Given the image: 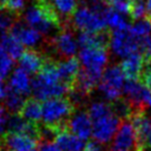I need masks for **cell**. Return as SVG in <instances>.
Instances as JSON below:
<instances>
[{
  "label": "cell",
  "mask_w": 151,
  "mask_h": 151,
  "mask_svg": "<svg viewBox=\"0 0 151 151\" xmlns=\"http://www.w3.org/2000/svg\"><path fill=\"white\" fill-rule=\"evenodd\" d=\"M31 93L40 101L70 93L69 89L59 79L57 60L52 59L50 56L42 69L35 75V78L31 80Z\"/></svg>",
  "instance_id": "1"
},
{
  "label": "cell",
  "mask_w": 151,
  "mask_h": 151,
  "mask_svg": "<svg viewBox=\"0 0 151 151\" xmlns=\"http://www.w3.org/2000/svg\"><path fill=\"white\" fill-rule=\"evenodd\" d=\"M76 104L70 97H56L42 102L43 127L49 129L53 134L62 129H67V123L76 111Z\"/></svg>",
  "instance_id": "2"
},
{
  "label": "cell",
  "mask_w": 151,
  "mask_h": 151,
  "mask_svg": "<svg viewBox=\"0 0 151 151\" xmlns=\"http://www.w3.org/2000/svg\"><path fill=\"white\" fill-rule=\"evenodd\" d=\"M24 21L29 27L36 29L41 35H49L52 30L59 31L63 27L62 22L55 14L36 2L26 11Z\"/></svg>",
  "instance_id": "3"
},
{
  "label": "cell",
  "mask_w": 151,
  "mask_h": 151,
  "mask_svg": "<svg viewBox=\"0 0 151 151\" xmlns=\"http://www.w3.org/2000/svg\"><path fill=\"white\" fill-rule=\"evenodd\" d=\"M70 24L79 32H100L109 29L104 14L94 12L85 5L77 8L71 17Z\"/></svg>",
  "instance_id": "4"
},
{
  "label": "cell",
  "mask_w": 151,
  "mask_h": 151,
  "mask_svg": "<svg viewBox=\"0 0 151 151\" xmlns=\"http://www.w3.org/2000/svg\"><path fill=\"white\" fill-rule=\"evenodd\" d=\"M124 79L126 77L120 65H113L106 68L98 88L102 92L104 98L109 100V102H113L121 98L123 94V87L126 83Z\"/></svg>",
  "instance_id": "5"
},
{
  "label": "cell",
  "mask_w": 151,
  "mask_h": 151,
  "mask_svg": "<svg viewBox=\"0 0 151 151\" xmlns=\"http://www.w3.org/2000/svg\"><path fill=\"white\" fill-rule=\"evenodd\" d=\"M71 24L62 27L53 37L48 39V45L61 59L76 57L78 51V39L75 37Z\"/></svg>",
  "instance_id": "6"
},
{
  "label": "cell",
  "mask_w": 151,
  "mask_h": 151,
  "mask_svg": "<svg viewBox=\"0 0 151 151\" xmlns=\"http://www.w3.org/2000/svg\"><path fill=\"white\" fill-rule=\"evenodd\" d=\"M110 47L117 56L121 57L123 59L131 56L132 53L140 51L139 39L136 36H133L130 27L123 30L112 31Z\"/></svg>",
  "instance_id": "7"
},
{
  "label": "cell",
  "mask_w": 151,
  "mask_h": 151,
  "mask_svg": "<svg viewBox=\"0 0 151 151\" xmlns=\"http://www.w3.org/2000/svg\"><path fill=\"white\" fill-rule=\"evenodd\" d=\"M121 122V119L113 112L92 121L93 140L100 145L108 143L116 136Z\"/></svg>",
  "instance_id": "8"
},
{
  "label": "cell",
  "mask_w": 151,
  "mask_h": 151,
  "mask_svg": "<svg viewBox=\"0 0 151 151\" xmlns=\"http://www.w3.org/2000/svg\"><path fill=\"white\" fill-rule=\"evenodd\" d=\"M129 120L136 131V151H151V117L141 111L133 113Z\"/></svg>",
  "instance_id": "9"
},
{
  "label": "cell",
  "mask_w": 151,
  "mask_h": 151,
  "mask_svg": "<svg viewBox=\"0 0 151 151\" xmlns=\"http://www.w3.org/2000/svg\"><path fill=\"white\" fill-rule=\"evenodd\" d=\"M81 67L87 70L102 75L109 60L108 49L104 48H81L79 52Z\"/></svg>",
  "instance_id": "10"
},
{
  "label": "cell",
  "mask_w": 151,
  "mask_h": 151,
  "mask_svg": "<svg viewBox=\"0 0 151 151\" xmlns=\"http://www.w3.org/2000/svg\"><path fill=\"white\" fill-rule=\"evenodd\" d=\"M35 2L52 12L61 21L63 27L70 24L71 17L78 8L77 0H36Z\"/></svg>",
  "instance_id": "11"
},
{
  "label": "cell",
  "mask_w": 151,
  "mask_h": 151,
  "mask_svg": "<svg viewBox=\"0 0 151 151\" xmlns=\"http://www.w3.org/2000/svg\"><path fill=\"white\" fill-rule=\"evenodd\" d=\"M109 151H136V131L130 120H122Z\"/></svg>",
  "instance_id": "12"
},
{
  "label": "cell",
  "mask_w": 151,
  "mask_h": 151,
  "mask_svg": "<svg viewBox=\"0 0 151 151\" xmlns=\"http://www.w3.org/2000/svg\"><path fill=\"white\" fill-rule=\"evenodd\" d=\"M80 60L77 57L57 60V70H58L59 79L69 89L70 92L73 89V86L76 83L77 77L80 72Z\"/></svg>",
  "instance_id": "13"
},
{
  "label": "cell",
  "mask_w": 151,
  "mask_h": 151,
  "mask_svg": "<svg viewBox=\"0 0 151 151\" xmlns=\"http://www.w3.org/2000/svg\"><path fill=\"white\" fill-rule=\"evenodd\" d=\"M38 146V140L17 132H8L2 139V151H37Z\"/></svg>",
  "instance_id": "14"
},
{
  "label": "cell",
  "mask_w": 151,
  "mask_h": 151,
  "mask_svg": "<svg viewBox=\"0 0 151 151\" xmlns=\"http://www.w3.org/2000/svg\"><path fill=\"white\" fill-rule=\"evenodd\" d=\"M67 130L82 140H88L92 136V120L88 111L76 110L67 123Z\"/></svg>",
  "instance_id": "15"
},
{
  "label": "cell",
  "mask_w": 151,
  "mask_h": 151,
  "mask_svg": "<svg viewBox=\"0 0 151 151\" xmlns=\"http://www.w3.org/2000/svg\"><path fill=\"white\" fill-rule=\"evenodd\" d=\"M49 56L35 49L24 50L22 56L19 58V67L27 71L29 75H37L42 69Z\"/></svg>",
  "instance_id": "16"
},
{
  "label": "cell",
  "mask_w": 151,
  "mask_h": 151,
  "mask_svg": "<svg viewBox=\"0 0 151 151\" xmlns=\"http://www.w3.org/2000/svg\"><path fill=\"white\" fill-rule=\"evenodd\" d=\"M122 72L127 80H139L141 77L143 65H145V57L141 52L132 53L131 56L124 58L119 63Z\"/></svg>",
  "instance_id": "17"
},
{
  "label": "cell",
  "mask_w": 151,
  "mask_h": 151,
  "mask_svg": "<svg viewBox=\"0 0 151 151\" xmlns=\"http://www.w3.org/2000/svg\"><path fill=\"white\" fill-rule=\"evenodd\" d=\"M53 141L62 151H83L87 143L67 129L58 131L53 137Z\"/></svg>",
  "instance_id": "18"
},
{
  "label": "cell",
  "mask_w": 151,
  "mask_h": 151,
  "mask_svg": "<svg viewBox=\"0 0 151 151\" xmlns=\"http://www.w3.org/2000/svg\"><path fill=\"white\" fill-rule=\"evenodd\" d=\"M10 32L12 33L24 47H35L41 39V33L37 31L36 29L29 27L27 24L24 26L22 24L16 22L10 30Z\"/></svg>",
  "instance_id": "19"
},
{
  "label": "cell",
  "mask_w": 151,
  "mask_h": 151,
  "mask_svg": "<svg viewBox=\"0 0 151 151\" xmlns=\"http://www.w3.org/2000/svg\"><path fill=\"white\" fill-rule=\"evenodd\" d=\"M8 88L17 93L27 96L31 92V80L27 71L18 67L10 75Z\"/></svg>",
  "instance_id": "20"
},
{
  "label": "cell",
  "mask_w": 151,
  "mask_h": 151,
  "mask_svg": "<svg viewBox=\"0 0 151 151\" xmlns=\"http://www.w3.org/2000/svg\"><path fill=\"white\" fill-rule=\"evenodd\" d=\"M19 114L29 122L40 123L42 120V102L35 97L26 99Z\"/></svg>",
  "instance_id": "21"
},
{
  "label": "cell",
  "mask_w": 151,
  "mask_h": 151,
  "mask_svg": "<svg viewBox=\"0 0 151 151\" xmlns=\"http://www.w3.org/2000/svg\"><path fill=\"white\" fill-rule=\"evenodd\" d=\"M0 45L4 47L7 53L14 60H17V59L19 60V58L22 56V53L24 52V46L10 31L1 35Z\"/></svg>",
  "instance_id": "22"
},
{
  "label": "cell",
  "mask_w": 151,
  "mask_h": 151,
  "mask_svg": "<svg viewBox=\"0 0 151 151\" xmlns=\"http://www.w3.org/2000/svg\"><path fill=\"white\" fill-rule=\"evenodd\" d=\"M106 24L109 28H111L113 31L116 30H123L130 27V24L127 22V20L122 17V14H120L116 10L108 8L104 14Z\"/></svg>",
  "instance_id": "23"
},
{
  "label": "cell",
  "mask_w": 151,
  "mask_h": 151,
  "mask_svg": "<svg viewBox=\"0 0 151 151\" xmlns=\"http://www.w3.org/2000/svg\"><path fill=\"white\" fill-rule=\"evenodd\" d=\"M4 101H5L7 111H10V112L16 114V113L20 112L26 99H24V96L17 93V92H14V91H12V90H10L8 88V92H7V96H6Z\"/></svg>",
  "instance_id": "24"
},
{
  "label": "cell",
  "mask_w": 151,
  "mask_h": 151,
  "mask_svg": "<svg viewBox=\"0 0 151 151\" xmlns=\"http://www.w3.org/2000/svg\"><path fill=\"white\" fill-rule=\"evenodd\" d=\"M87 111L89 113L90 118H91L92 121L113 112L110 102H104V101H96V102H92L88 107Z\"/></svg>",
  "instance_id": "25"
},
{
  "label": "cell",
  "mask_w": 151,
  "mask_h": 151,
  "mask_svg": "<svg viewBox=\"0 0 151 151\" xmlns=\"http://www.w3.org/2000/svg\"><path fill=\"white\" fill-rule=\"evenodd\" d=\"M130 30L133 33V36H136L138 39L149 36L151 35V21L146 17L139 19L137 21H133L130 24Z\"/></svg>",
  "instance_id": "26"
},
{
  "label": "cell",
  "mask_w": 151,
  "mask_h": 151,
  "mask_svg": "<svg viewBox=\"0 0 151 151\" xmlns=\"http://www.w3.org/2000/svg\"><path fill=\"white\" fill-rule=\"evenodd\" d=\"M147 7L146 0H132L130 5V10H129V17L132 22L137 21L139 19H142L146 17Z\"/></svg>",
  "instance_id": "27"
},
{
  "label": "cell",
  "mask_w": 151,
  "mask_h": 151,
  "mask_svg": "<svg viewBox=\"0 0 151 151\" xmlns=\"http://www.w3.org/2000/svg\"><path fill=\"white\" fill-rule=\"evenodd\" d=\"M14 66V59L7 53L4 47L0 45V78H6L10 73Z\"/></svg>",
  "instance_id": "28"
},
{
  "label": "cell",
  "mask_w": 151,
  "mask_h": 151,
  "mask_svg": "<svg viewBox=\"0 0 151 151\" xmlns=\"http://www.w3.org/2000/svg\"><path fill=\"white\" fill-rule=\"evenodd\" d=\"M24 9V0H0V10L18 16Z\"/></svg>",
  "instance_id": "29"
},
{
  "label": "cell",
  "mask_w": 151,
  "mask_h": 151,
  "mask_svg": "<svg viewBox=\"0 0 151 151\" xmlns=\"http://www.w3.org/2000/svg\"><path fill=\"white\" fill-rule=\"evenodd\" d=\"M14 14H10L6 10H0V32H9L14 27Z\"/></svg>",
  "instance_id": "30"
},
{
  "label": "cell",
  "mask_w": 151,
  "mask_h": 151,
  "mask_svg": "<svg viewBox=\"0 0 151 151\" xmlns=\"http://www.w3.org/2000/svg\"><path fill=\"white\" fill-rule=\"evenodd\" d=\"M106 2L109 8L116 10L122 14H129L130 5H131L130 0H106Z\"/></svg>",
  "instance_id": "31"
},
{
  "label": "cell",
  "mask_w": 151,
  "mask_h": 151,
  "mask_svg": "<svg viewBox=\"0 0 151 151\" xmlns=\"http://www.w3.org/2000/svg\"><path fill=\"white\" fill-rule=\"evenodd\" d=\"M86 7H88L89 9H91L94 12L104 14L106 10L108 9L109 7L106 2V0H83V4Z\"/></svg>",
  "instance_id": "32"
},
{
  "label": "cell",
  "mask_w": 151,
  "mask_h": 151,
  "mask_svg": "<svg viewBox=\"0 0 151 151\" xmlns=\"http://www.w3.org/2000/svg\"><path fill=\"white\" fill-rule=\"evenodd\" d=\"M140 81L142 82V85L146 86L151 91V60L145 59V65H143V70L140 77Z\"/></svg>",
  "instance_id": "33"
},
{
  "label": "cell",
  "mask_w": 151,
  "mask_h": 151,
  "mask_svg": "<svg viewBox=\"0 0 151 151\" xmlns=\"http://www.w3.org/2000/svg\"><path fill=\"white\" fill-rule=\"evenodd\" d=\"M8 121H9V117H8L7 110L0 107V138L5 136L6 129L8 128Z\"/></svg>",
  "instance_id": "34"
},
{
  "label": "cell",
  "mask_w": 151,
  "mask_h": 151,
  "mask_svg": "<svg viewBox=\"0 0 151 151\" xmlns=\"http://www.w3.org/2000/svg\"><path fill=\"white\" fill-rule=\"evenodd\" d=\"M38 151H62L55 142L42 140L38 146Z\"/></svg>",
  "instance_id": "35"
},
{
  "label": "cell",
  "mask_w": 151,
  "mask_h": 151,
  "mask_svg": "<svg viewBox=\"0 0 151 151\" xmlns=\"http://www.w3.org/2000/svg\"><path fill=\"white\" fill-rule=\"evenodd\" d=\"M101 145L98 143L97 141H90L87 143V146H86L85 150L83 151H101Z\"/></svg>",
  "instance_id": "36"
},
{
  "label": "cell",
  "mask_w": 151,
  "mask_h": 151,
  "mask_svg": "<svg viewBox=\"0 0 151 151\" xmlns=\"http://www.w3.org/2000/svg\"><path fill=\"white\" fill-rule=\"evenodd\" d=\"M7 92H8V86H6L5 82H4V79L0 78V101L5 100Z\"/></svg>",
  "instance_id": "37"
},
{
  "label": "cell",
  "mask_w": 151,
  "mask_h": 151,
  "mask_svg": "<svg viewBox=\"0 0 151 151\" xmlns=\"http://www.w3.org/2000/svg\"><path fill=\"white\" fill-rule=\"evenodd\" d=\"M146 7H147L146 18L149 19L151 21V0H146Z\"/></svg>",
  "instance_id": "38"
},
{
  "label": "cell",
  "mask_w": 151,
  "mask_h": 151,
  "mask_svg": "<svg viewBox=\"0 0 151 151\" xmlns=\"http://www.w3.org/2000/svg\"><path fill=\"white\" fill-rule=\"evenodd\" d=\"M130 1H132V0H130Z\"/></svg>",
  "instance_id": "39"
}]
</instances>
